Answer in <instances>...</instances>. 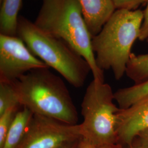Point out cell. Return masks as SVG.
Here are the masks:
<instances>
[{
    "instance_id": "cell-17",
    "label": "cell",
    "mask_w": 148,
    "mask_h": 148,
    "mask_svg": "<svg viewBox=\"0 0 148 148\" xmlns=\"http://www.w3.org/2000/svg\"><path fill=\"white\" fill-rule=\"evenodd\" d=\"M130 145L133 148H148V128L137 134Z\"/></svg>"
},
{
    "instance_id": "cell-12",
    "label": "cell",
    "mask_w": 148,
    "mask_h": 148,
    "mask_svg": "<svg viewBox=\"0 0 148 148\" xmlns=\"http://www.w3.org/2000/svg\"><path fill=\"white\" fill-rule=\"evenodd\" d=\"M148 96V79L139 84L120 88L114 93L115 101L121 109H126Z\"/></svg>"
},
{
    "instance_id": "cell-19",
    "label": "cell",
    "mask_w": 148,
    "mask_h": 148,
    "mask_svg": "<svg viewBox=\"0 0 148 148\" xmlns=\"http://www.w3.org/2000/svg\"><path fill=\"white\" fill-rule=\"evenodd\" d=\"M81 139L77 140H76L74 142L65 145L60 148H79V143Z\"/></svg>"
},
{
    "instance_id": "cell-16",
    "label": "cell",
    "mask_w": 148,
    "mask_h": 148,
    "mask_svg": "<svg viewBox=\"0 0 148 148\" xmlns=\"http://www.w3.org/2000/svg\"><path fill=\"white\" fill-rule=\"evenodd\" d=\"M115 10L134 11L147 0H111Z\"/></svg>"
},
{
    "instance_id": "cell-8",
    "label": "cell",
    "mask_w": 148,
    "mask_h": 148,
    "mask_svg": "<svg viewBox=\"0 0 148 148\" xmlns=\"http://www.w3.org/2000/svg\"><path fill=\"white\" fill-rule=\"evenodd\" d=\"M148 128V96L126 109H121L117 114V132L118 143L123 147L131 144L140 132Z\"/></svg>"
},
{
    "instance_id": "cell-20",
    "label": "cell",
    "mask_w": 148,
    "mask_h": 148,
    "mask_svg": "<svg viewBox=\"0 0 148 148\" xmlns=\"http://www.w3.org/2000/svg\"><path fill=\"white\" fill-rule=\"evenodd\" d=\"M79 148H95L89 143H87L82 138L80 140L79 143Z\"/></svg>"
},
{
    "instance_id": "cell-9",
    "label": "cell",
    "mask_w": 148,
    "mask_h": 148,
    "mask_svg": "<svg viewBox=\"0 0 148 148\" xmlns=\"http://www.w3.org/2000/svg\"><path fill=\"white\" fill-rule=\"evenodd\" d=\"M92 37L101 32L114 12L111 0H78Z\"/></svg>"
},
{
    "instance_id": "cell-21",
    "label": "cell",
    "mask_w": 148,
    "mask_h": 148,
    "mask_svg": "<svg viewBox=\"0 0 148 148\" xmlns=\"http://www.w3.org/2000/svg\"><path fill=\"white\" fill-rule=\"evenodd\" d=\"M101 148H125V147L122 146L121 145H120V144H116V145H114L106 147Z\"/></svg>"
},
{
    "instance_id": "cell-23",
    "label": "cell",
    "mask_w": 148,
    "mask_h": 148,
    "mask_svg": "<svg viewBox=\"0 0 148 148\" xmlns=\"http://www.w3.org/2000/svg\"><path fill=\"white\" fill-rule=\"evenodd\" d=\"M2 1V0H0V2H1H1Z\"/></svg>"
},
{
    "instance_id": "cell-6",
    "label": "cell",
    "mask_w": 148,
    "mask_h": 148,
    "mask_svg": "<svg viewBox=\"0 0 148 148\" xmlns=\"http://www.w3.org/2000/svg\"><path fill=\"white\" fill-rule=\"evenodd\" d=\"M81 138L79 124L71 125L34 114L16 148H60Z\"/></svg>"
},
{
    "instance_id": "cell-10",
    "label": "cell",
    "mask_w": 148,
    "mask_h": 148,
    "mask_svg": "<svg viewBox=\"0 0 148 148\" xmlns=\"http://www.w3.org/2000/svg\"><path fill=\"white\" fill-rule=\"evenodd\" d=\"M34 114L26 107L18 111L1 148H16L27 132Z\"/></svg>"
},
{
    "instance_id": "cell-22",
    "label": "cell",
    "mask_w": 148,
    "mask_h": 148,
    "mask_svg": "<svg viewBox=\"0 0 148 148\" xmlns=\"http://www.w3.org/2000/svg\"><path fill=\"white\" fill-rule=\"evenodd\" d=\"M125 148H133L131 145H128L127 147H125Z\"/></svg>"
},
{
    "instance_id": "cell-24",
    "label": "cell",
    "mask_w": 148,
    "mask_h": 148,
    "mask_svg": "<svg viewBox=\"0 0 148 148\" xmlns=\"http://www.w3.org/2000/svg\"><path fill=\"white\" fill-rule=\"evenodd\" d=\"M147 42L148 43V38L147 39Z\"/></svg>"
},
{
    "instance_id": "cell-4",
    "label": "cell",
    "mask_w": 148,
    "mask_h": 148,
    "mask_svg": "<svg viewBox=\"0 0 148 148\" xmlns=\"http://www.w3.org/2000/svg\"><path fill=\"white\" fill-rule=\"evenodd\" d=\"M17 36L35 56L76 88L82 87L91 72L88 62L64 40L48 35L34 23L19 16Z\"/></svg>"
},
{
    "instance_id": "cell-2",
    "label": "cell",
    "mask_w": 148,
    "mask_h": 148,
    "mask_svg": "<svg viewBox=\"0 0 148 148\" xmlns=\"http://www.w3.org/2000/svg\"><path fill=\"white\" fill-rule=\"evenodd\" d=\"M34 24L42 32L67 43L89 64L93 79L104 82V71L96 63L92 37L78 0H42Z\"/></svg>"
},
{
    "instance_id": "cell-5",
    "label": "cell",
    "mask_w": 148,
    "mask_h": 148,
    "mask_svg": "<svg viewBox=\"0 0 148 148\" xmlns=\"http://www.w3.org/2000/svg\"><path fill=\"white\" fill-rule=\"evenodd\" d=\"M114 93L108 84L93 79L81 103L84 121L79 124L81 138L95 148L118 143L117 114L120 108L114 103Z\"/></svg>"
},
{
    "instance_id": "cell-15",
    "label": "cell",
    "mask_w": 148,
    "mask_h": 148,
    "mask_svg": "<svg viewBox=\"0 0 148 148\" xmlns=\"http://www.w3.org/2000/svg\"><path fill=\"white\" fill-rule=\"evenodd\" d=\"M21 106L19 105L11 106L0 115V148L5 142L8 131Z\"/></svg>"
},
{
    "instance_id": "cell-14",
    "label": "cell",
    "mask_w": 148,
    "mask_h": 148,
    "mask_svg": "<svg viewBox=\"0 0 148 148\" xmlns=\"http://www.w3.org/2000/svg\"><path fill=\"white\" fill-rule=\"evenodd\" d=\"M21 106L14 82L0 80V115L11 106Z\"/></svg>"
},
{
    "instance_id": "cell-13",
    "label": "cell",
    "mask_w": 148,
    "mask_h": 148,
    "mask_svg": "<svg viewBox=\"0 0 148 148\" xmlns=\"http://www.w3.org/2000/svg\"><path fill=\"white\" fill-rule=\"evenodd\" d=\"M127 77L134 84L148 79V53L136 55L132 53L126 70Z\"/></svg>"
},
{
    "instance_id": "cell-18",
    "label": "cell",
    "mask_w": 148,
    "mask_h": 148,
    "mask_svg": "<svg viewBox=\"0 0 148 148\" xmlns=\"http://www.w3.org/2000/svg\"><path fill=\"white\" fill-rule=\"evenodd\" d=\"M148 38V0L147 1V6L143 11V21L140 29L139 40L140 41L147 40Z\"/></svg>"
},
{
    "instance_id": "cell-11",
    "label": "cell",
    "mask_w": 148,
    "mask_h": 148,
    "mask_svg": "<svg viewBox=\"0 0 148 148\" xmlns=\"http://www.w3.org/2000/svg\"><path fill=\"white\" fill-rule=\"evenodd\" d=\"M0 11V34L17 36L18 13L22 0H2Z\"/></svg>"
},
{
    "instance_id": "cell-1",
    "label": "cell",
    "mask_w": 148,
    "mask_h": 148,
    "mask_svg": "<svg viewBox=\"0 0 148 148\" xmlns=\"http://www.w3.org/2000/svg\"><path fill=\"white\" fill-rule=\"evenodd\" d=\"M49 68L35 69L14 82L21 106L34 114L71 125L79 114L63 79Z\"/></svg>"
},
{
    "instance_id": "cell-7",
    "label": "cell",
    "mask_w": 148,
    "mask_h": 148,
    "mask_svg": "<svg viewBox=\"0 0 148 148\" xmlns=\"http://www.w3.org/2000/svg\"><path fill=\"white\" fill-rule=\"evenodd\" d=\"M49 68L17 36L0 34V80L15 82L35 69Z\"/></svg>"
},
{
    "instance_id": "cell-3",
    "label": "cell",
    "mask_w": 148,
    "mask_h": 148,
    "mask_svg": "<svg viewBox=\"0 0 148 148\" xmlns=\"http://www.w3.org/2000/svg\"><path fill=\"white\" fill-rule=\"evenodd\" d=\"M143 21V11L116 10L92 37V44L98 66L111 70L116 80L126 74L131 49L139 38Z\"/></svg>"
}]
</instances>
